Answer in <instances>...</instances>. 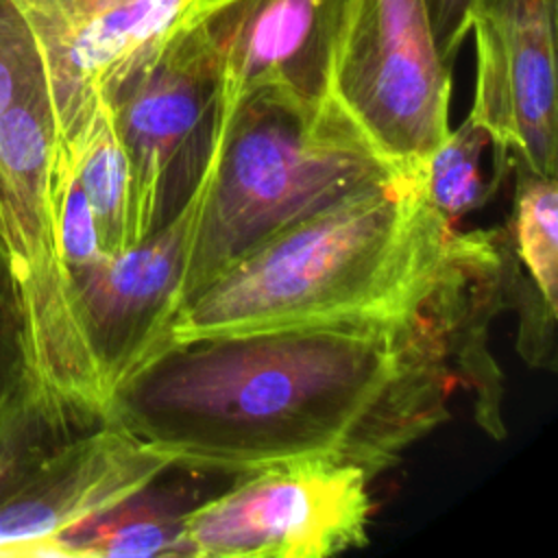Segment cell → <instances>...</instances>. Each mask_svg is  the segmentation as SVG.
I'll use <instances>...</instances> for the list:
<instances>
[{
	"mask_svg": "<svg viewBox=\"0 0 558 558\" xmlns=\"http://www.w3.org/2000/svg\"><path fill=\"white\" fill-rule=\"evenodd\" d=\"M456 386L418 310L166 342L111 390L105 418L174 469L238 475L327 458L373 477L449 421Z\"/></svg>",
	"mask_w": 558,
	"mask_h": 558,
	"instance_id": "1",
	"label": "cell"
},
{
	"mask_svg": "<svg viewBox=\"0 0 558 558\" xmlns=\"http://www.w3.org/2000/svg\"><path fill=\"white\" fill-rule=\"evenodd\" d=\"M423 172L353 192L220 270L174 312L166 342L418 314L453 235Z\"/></svg>",
	"mask_w": 558,
	"mask_h": 558,
	"instance_id": "2",
	"label": "cell"
},
{
	"mask_svg": "<svg viewBox=\"0 0 558 558\" xmlns=\"http://www.w3.org/2000/svg\"><path fill=\"white\" fill-rule=\"evenodd\" d=\"M333 100L257 89L220 107V129L190 246L181 303L235 259L340 198L395 179Z\"/></svg>",
	"mask_w": 558,
	"mask_h": 558,
	"instance_id": "3",
	"label": "cell"
},
{
	"mask_svg": "<svg viewBox=\"0 0 558 558\" xmlns=\"http://www.w3.org/2000/svg\"><path fill=\"white\" fill-rule=\"evenodd\" d=\"M170 469L163 451L28 379L0 405V558H52L63 534Z\"/></svg>",
	"mask_w": 558,
	"mask_h": 558,
	"instance_id": "4",
	"label": "cell"
},
{
	"mask_svg": "<svg viewBox=\"0 0 558 558\" xmlns=\"http://www.w3.org/2000/svg\"><path fill=\"white\" fill-rule=\"evenodd\" d=\"M57 122L50 92L0 116V235L26 314L35 377L105 416V395L83 349L59 248Z\"/></svg>",
	"mask_w": 558,
	"mask_h": 558,
	"instance_id": "5",
	"label": "cell"
},
{
	"mask_svg": "<svg viewBox=\"0 0 558 558\" xmlns=\"http://www.w3.org/2000/svg\"><path fill=\"white\" fill-rule=\"evenodd\" d=\"M105 107L129 163L133 246L187 203L216 144L220 68L203 20L135 65Z\"/></svg>",
	"mask_w": 558,
	"mask_h": 558,
	"instance_id": "6",
	"label": "cell"
},
{
	"mask_svg": "<svg viewBox=\"0 0 558 558\" xmlns=\"http://www.w3.org/2000/svg\"><path fill=\"white\" fill-rule=\"evenodd\" d=\"M368 480L327 458L238 473L225 493L183 510L179 558H327L364 547Z\"/></svg>",
	"mask_w": 558,
	"mask_h": 558,
	"instance_id": "7",
	"label": "cell"
},
{
	"mask_svg": "<svg viewBox=\"0 0 558 558\" xmlns=\"http://www.w3.org/2000/svg\"><path fill=\"white\" fill-rule=\"evenodd\" d=\"M331 98L401 172H423L449 135L451 65L436 48L423 0H349Z\"/></svg>",
	"mask_w": 558,
	"mask_h": 558,
	"instance_id": "8",
	"label": "cell"
},
{
	"mask_svg": "<svg viewBox=\"0 0 558 558\" xmlns=\"http://www.w3.org/2000/svg\"><path fill=\"white\" fill-rule=\"evenodd\" d=\"M46 61L57 122L59 190L111 89L170 35L225 0H17Z\"/></svg>",
	"mask_w": 558,
	"mask_h": 558,
	"instance_id": "9",
	"label": "cell"
},
{
	"mask_svg": "<svg viewBox=\"0 0 558 558\" xmlns=\"http://www.w3.org/2000/svg\"><path fill=\"white\" fill-rule=\"evenodd\" d=\"M205 181L207 168L187 203L137 244L68 268L74 323L105 405L111 390L168 336L181 305Z\"/></svg>",
	"mask_w": 558,
	"mask_h": 558,
	"instance_id": "10",
	"label": "cell"
},
{
	"mask_svg": "<svg viewBox=\"0 0 558 558\" xmlns=\"http://www.w3.org/2000/svg\"><path fill=\"white\" fill-rule=\"evenodd\" d=\"M558 0H473L475 92L466 116L497 148L501 161L556 177L558 172Z\"/></svg>",
	"mask_w": 558,
	"mask_h": 558,
	"instance_id": "11",
	"label": "cell"
},
{
	"mask_svg": "<svg viewBox=\"0 0 558 558\" xmlns=\"http://www.w3.org/2000/svg\"><path fill=\"white\" fill-rule=\"evenodd\" d=\"M349 0H225L203 17L220 68V107L257 89L331 98Z\"/></svg>",
	"mask_w": 558,
	"mask_h": 558,
	"instance_id": "12",
	"label": "cell"
},
{
	"mask_svg": "<svg viewBox=\"0 0 558 558\" xmlns=\"http://www.w3.org/2000/svg\"><path fill=\"white\" fill-rule=\"evenodd\" d=\"M508 307L501 229L453 231L442 266L421 303L445 342L456 384L473 395V416L493 438L506 436L504 375L488 349V325Z\"/></svg>",
	"mask_w": 558,
	"mask_h": 558,
	"instance_id": "13",
	"label": "cell"
},
{
	"mask_svg": "<svg viewBox=\"0 0 558 558\" xmlns=\"http://www.w3.org/2000/svg\"><path fill=\"white\" fill-rule=\"evenodd\" d=\"M148 490L150 486L63 534L54 545V558H179L183 510L163 499H148Z\"/></svg>",
	"mask_w": 558,
	"mask_h": 558,
	"instance_id": "14",
	"label": "cell"
},
{
	"mask_svg": "<svg viewBox=\"0 0 558 558\" xmlns=\"http://www.w3.org/2000/svg\"><path fill=\"white\" fill-rule=\"evenodd\" d=\"M506 240L512 257L545 305L558 312V185L517 166V187Z\"/></svg>",
	"mask_w": 558,
	"mask_h": 558,
	"instance_id": "15",
	"label": "cell"
},
{
	"mask_svg": "<svg viewBox=\"0 0 558 558\" xmlns=\"http://www.w3.org/2000/svg\"><path fill=\"white\" fill-rule=\"evenodd\" d=\"M72 177L94 214L100 251L113 255L129 248L131 174L107 107L89 131L74 161Z\"/></svg>",
	"mask_w": 558,
	"mask_h": 558,
	"instance_id": "16",
	"label": "cell"
},
{
	"mask_svg": "<svg viewBox=\"0 0 558 558\" xmlns=\"http://www.w3.org/2000/svg\"><path fill=\"white\" fill-rule=\"evenodd\" d=\"M488 135L471 120L451 129L423 168V190L429 203L453 225L456 218L480 209L497 187L484 183L480 155Z\"/></svg>",
	"mask_w": 558,
	"mask_h": 558,
	"instance_id": "17",
	"label": "cell"
},
{
	"mask_svg": "<svg viewBox=\"0 0 558 558\" xmlns=\"http://www.w3.org/2000/svg\"><path fill=\"white\" fill-rule=\"evenodd\" d=\"M48 89L39 37L17 0H0V116Z\"/></svg>",
	"mask_w": 558,
	"mask_h": 558,
	"instance_id": "18",
	"label": "cell"
},
{
	"mask_svg": "<svg viewBox=\"0 0 558 558\" xmlns=\"http://www.w3.org/2000/svg\"><path fill=\"white\" fill-rule=\"evenodd\" d=\"M33 377L24 303L13 264L0 238V405Z\"/></svg>",
	"mask_w": 558,
	"mask_h": 558,
	"instance_id": "19",
	"label": "cell"
},
{
	"mask_svg": "<svg viewBox=\"0 0 558 558\" xmlns=\"http://www.w3.org/2000/svg\"><path fill=\"white\" fill-rule=\"evenodd\" d=\"M57 233H59V248H61L65 268L85 264L102 253L98 244L94 214L74 177L68 181L59 198Z\"/></svg>",
	"mask_w": 558,
	"mask_h": 558,
	"instance_id": "20",
	"label": "cell"
},
{
	"mask_svg": "<svg viewBox=\"0 0 558 558\" xmlns=\"http://www.w3.org/2000/svg\"><path fill=\"white\" fill-rule=\"evenodd\" d=\"M440 59L451 65L469 31L473 0H423Z\"/></svg>",
	"mask_w": 558,
	"mask_h": 558,
	"instance_id": "21",
	"label": "cell"
},
{
	"mask_svg": "<svg viewBox=\"0 0 558 558\" xmlns=\"http://www.w3.org/2000/svg\"><path fill=\"white\" fill-rule=\"evenodd\" d=\"M0 238H2V235H0Z\"/></svg>",
	"mask_w": 558,
	"mask_h": 558,
	"instance_id": "22",
	"label": "cell"
}]
</instances>
